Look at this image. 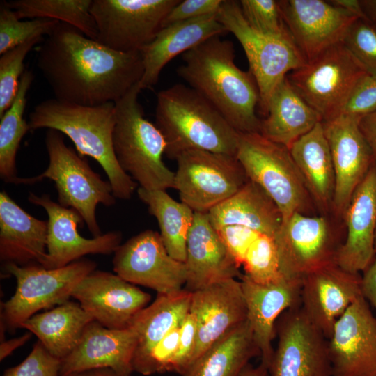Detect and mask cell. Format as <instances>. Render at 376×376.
Instances as JSON below:
<instances>
[{
	"label": "cell",
	"instance_id": "1",
	"mask_svg": "<svg viewBox=\"0 0 376 376\" xmlns=\"http://www.w3.org/2000/svg\"><path fill=\"white\" fill-rule=\"evenodd\" d=\"M36 65L54 98L85 106L115 103L144 72L140 52L112 49L62 22L38 47Z\"/></svg>",
	"mask_w": 376,
	"mask_h": 376
},
{
	"label": "cell",
	"instance_id": "2",
	"mask_svg": "<svg viewBox=\"0 0 376 376\" xmlns=\"http://www.w3.org/2000/svg\"><path fill=\"white\" fill-rule=\"evenodd\" d=\"M177 69L188 86L208 100L239 133L259 132L260 94L249 70L235 63L233 43L212 37L182 54Z\"/></svg>",
	"mask_w": 376,
	"mask_h": 376
},
{
	"label": "cell",
	"instance_id": "3",
	"mask_svg": "<svg viewBox=\"0 0 376 376\" xmlns=\"http://www.w3.org/2000/svg\"><path fill=\"white\" fill-rule=\"evenodd\" d=\"M115 122L114 102L85 106L52 98L35 106L28 123L30 130L47 128L67 136L81 156L91 157L99 163L115 198L129 200L136 183L116 160L113 148Z\"/></svg>",
	"mask_w": 376,
	"mask_h": 376
},
{
	"label": "cell",
	"instance_id": "4",
	"mask_svg": "<svg viewBox=\"0 0 376 376\" xmlns=\"http://www.w3.org/2000/svg\"><path fill=\"white\" fill-rule=\"evenodd\" d=\"M155 125L171 159L191 150L236 156L240 133L189 86L177 84L157 93Z\"/></svg>",
	"mask_w": 376,
	"mask_h": 376
},
{
	"label": "cell",
	"instance_id": "5",
	"mask_svg": "<svg viewBox=\"0 0 376 376\" xmlns=\"http://www.w3.org/2000/svg\"><path fill=\"white\" fill-rule=\"evenodd\" d=\"M139 82L115 102L113 152L121 169L139 187L166 190L173 188L175 173L162 160L166 146L162 133L144 117Z\"/></svg>",
	"mask_w": 376,
	"mask_h": 376
},
{
	"label": "cell",
	"instance_id": "6",
	"mask_svg": "<svg viewBox=\"0 0 376 376\" xmlns=\"http://www.w3.org/2000/svg\"><path fill=\"white\" fill-rule=\"evenodd\" d=\"M45 143L48 166L40 175L26 178V185L44 179L52 180L57 191L58 203L76 210L93 237L101 235L96 208L99 204L110 207L116 203L110 182L104 180L91 168L87 160L65 144L60 132L47 130Z\"/></svg>",
	"mask_w": 376,
	"mask_h": 376
},
{
	"label": "cell",
	"instance_id": "7",
	"mask_svg": "<svg viewBox=\"0 0 376 376\" xmlns=\"http://www.w3.org/2000/svg\"><path fill=\"white\" fill-rule=\"evenodd\" d=\"M96 266V263L84 258L56 269L37 264H5L6 272L15 278L17 287L13 295L1 304V341L5 340V331L15 333L38 311L68 301L75 286Z\"/></svg>",
	"mask_w": 376,
	"mask_h": 376
},
{
	"label": "cell",
	"instance_id": "8",
	"mask_svg": "<svg viewBox=\"0 0 376 376\" xmlns=\"http://www.w3.org/2000/svg\"><path fill=\"white\" fill-rule=\"evenodd\" d=\"M217 19L232 33L246 56L249 71L257 84L259 109L266 116L274 91L292 71L307 61L293 41L268 36L252 28L244 19L239 1L223 0Z\"/></svg>",
	"mask_w": 376,
	"mask_h": 376
},
{
	"label": "cell",
	"instance_id": "9",
	"mask_svg": "<svg viewBox=\"0 0 376 376\" xmlns=\"http://www.w3.org/2000/svg\"><path fill=\"white\" fill-rule=\"evenodd\" d=\"M236 157L248 179L276 204L283 221L301 212L306 203V187L288 148L259 132L240 133Z\"/></svg>",
	"mask_w": 376,
	"mask_h": 376
},
{
	"label": "cell",
	"instance_id": "10",
	"mask_svg": "<svg viewBox=\"0 0 376 376\" xmlns=\"http://www.w3.org/2000/svg\"><path fill=\"white\" fill-rule=\"evenodd\" d=\"M368 72L341 42L290 72L287 77L324 122L340 114L354 88Z\"/></svg>",
	"mask_w": 376,
	"mask_h": 376
},
{
	"label": "cell",
	"instance_id": "11",
	"mask_svg": "<svg viewBox=\"0 0 376 376\" xmlns=\"http://www.w3.org/2000/svg\"><path fill=\"white\" fill-rule=\"evenodd\" d=\"M173 188L194 212L208 213L235 194L248 177L234 155L191 150L176 157Z\"/></svg>",
	"mask_w": 376,
	"mask_h": 376
},
{
	"label": "cell",
	"instance_id": "12",
	"mask_svg": "<svg viewBox=\"0 0 376 376\" xmlns=\"http://www.w3.org/2000/svg\"><path fill=\"white\" fill-rule=\"evenodd\" d=\"M180 0H93L97 40L122 52H140L163 27Z\"/></svg>",
	"mask_w": 376,
	"mask_h": 376
},
{
	"label": "cell",
	"instance_id": "13",
	"mask_svg": "<svg viewBox=\"0 0 376 376\" xmlns=\"http://www.w3.org/2000/svg\"><path fill=\"white\" fill-rule=\"evenodd\" d=\"M277 345L270 376H331L328 339L301 306L285 311L276 324Z\"/></svg>",
	"mask_w": 376,
	"mask_h": 376
},
{
	"label": "cell",
	"instance_id": "14",
	"mask_svg": "<svg viewBox=\"0 0 376 376\" xmlns=\"http://www.w3.org/2000/svg\"><path fill=\"white\" fill-rule=\"evenodd\" d=\"M113 269L124 280L169 294L183 289L187 280L185 263L167 251L160 234L148 229L121 244L114 252Z\"/></svg>",
	"mask_w": 376,
	"mask_h": 376
},
{
	"label": "cell",
	"instance_id": "15",
	"mask_svg": "<svg viewBox=\"0 0 376 376\" xmlns=\"http://www.w3.org/2000/svg\"><path fill=\"white\" fill-rule=\"evenodd\" d=\"M274 240L282 274L301 281L310 272L335 262L340 247L324 217L299 212L282 221Z\"/></svg>",
	"mask_w": 376,
	"mask_h": 376
},
{
	"label": "cell",
	"instance_id": "16",
	"mask_svg": "<svg viewBox=\"0 0 376 376\" xmlns=\"http://www.w3.org/2000/svg\"><path fill=\"white\" fill-rule=\"evenodd\" d=\"M28 201L42 207L48 217L47 256L42 265L47 269L65 267L88 254L110 255L121 244L122 233L117 230L91 239L81 236L78 227L85 223L82 217L52 201L48 194L30 192Z\"/></svg>",
	"mask_w": 376,
	"mask_h": 376
},
{
	"label": "cell",
	"instance_id": "17",
	"mask_svg": "<svg viewBox=\"0 0 376 376\" xmlns=\"http://www.w3.org/2000/svg\"><path fill=\"white\" fill-rule=\"evenodd\" d=\"M290 33L307 62L343 42L352 24L359 17L324 0H279Z\"/></svg>",
	"mask_w": 376,
	"mask_h": 376
},
{
	"label": "cell",
	"instance_id": "18",
	"mask_svg": "<svg viewBox=\"0 0 376 376\" xmlns=\"http://www.w3.org/2000/svg\"><path fill=\"white\" fill-rule=\"evenodd\" d=\"M331 376H376V318L359 296L328 340Z\"/></svg>",
	"mask_w": 376,
	"mask_h": 376
},
{
	"label": "cell",
	"instance_id": "19",
	"mask_svg": "<svg viewBox=\"0 0 376 376\" xmlns=\"http://www.w3.org/2000/svg\"><path fill=\"white\" fill-rule=\"evenodd\" d=\"M72 297L94 320L112 329L127 328L151 299L149 293L136 285L101 270H94L80 281Z\"/></svg>",
	"mask_w": 376,
	"mask_h": 376
},
{
	"label": "cell",
	"instance_id": "20",
	"mask_svg": "<svg viewBox=\"0 0 376 376\" xmlns=\"http://www.w3.org/2000/svg\"><path fill=\"white\" fill-rule=\"evenodd\" d=\"M361 276L335 262L301 279V308L311 323L329 340L336 321L361 295Z\"/></svg>",
	"mask_w": 376,
	"mask_h": 376
},
{
	"label": "cell",
	"instance_id": "21",
	"mask_svg": "<svg viewBox=\"0 0 376 376\" xmlns=\"http://www.w3.org/2000/svg\"><path fill=\"white\" fill-rule=\"evenodd\" d=\"M360 119L341 114L322 122L334 171L332 201L338 213H344L373 164L371 150L359 127Z\"/></svg>",
	"mask_w": 376,
	"mask_h": 376
},
{
	"label": "cell",
	"instance_id": "22",
	"mask_svg": "<svg viewBox=\"0 0 376 376\" xmlns=\"http://www.w3.org/2000/svg\"><path fill=\"white\" fill-rule=\"evenodd\" d=\"M189 313L196 326L192 363L212 344L247 320L240 281L228 279L191 292Z\"/></svg>",
	"mask_w": 376,
	"mask_h": 376
},
{
	"label": "cell",
	"instance_id": "23",
	"mask_svg": "<svg viewBox=\"0 0 376 376\" xmlns=\"http://www.w3.org/2000/svg\"><path fill=\"white\" fill-rule=\"evenodd\" d=\"M247 311V320L260 352L261 363L268 369L274 348L276 324L286 311L301 306V281L283 279L259 283L242 274L240 277Z\"/></svg>",
	"mask_w": 376,
	"mask_h": 376
},
{
	"label": "cell",
	"instance_id": "24",
	"mask_svg": "<svg viewBox=\"0 0 376 376\" xmlns=\"http://www.w3.org/2000/svg\"><path fill=\"white\" fill-rule=\"evenodd\" d=\"M137 341L130 327L112 329L93 320L73 350L61 361L60 375L107 368L118 376H131Z\"/></svg>",
	"mask_w": 376,
	"mask_h": 376
},
{
	"label": "cell",
	"instance_id": "25",
	"mask_svg": "<svg viewBox=\"0 0 376 376\" xmlns=\"http://www.w3.org/2000/svg\"><path fill=\"white\" fill-rule=\"evenodd\" d=\"M347 235L337 251L335 263L343 269L359 274L376 256V165L354 191L344 212Z\"/></svg>",
	"mask_w": 376,
	"mask_h": 376
},
{
	"label": "cell",
	"instance_id": "26",
	"mask_svg": "<svg viewBox=\"0 0 376 376\" xmlns=\"http://www.w3.org/2000/svg\"><path fill=\"white\" fill-rule=\"evenodd\" d=\"M185 289L194 292L212 283L240 277V267L210 221L207 213L194 212L185 261Z\"/></svg>",
	"mask_w": 376,
	"mask_h": 376
},
{
	"label": "cell",
	"instance_id": "27",
	"mask_svg": "<svg viewBox=\"0 0 376 376\" xmlns=\"http://www.w3.org/2000/svg\"><path fill=\"white\" fill-rule=\"evenodd\" d=\"M227 33L217 19V13L182 21L163 27L141 52L143 75L141 90L154 86L166 64L179 54L214 36Z\"/></svg>",
	"mask_w": 376,
	"mask_h": 376
},
{
	"label": "cell",
	"instance_id": "28",
	"mask_svg": "<svg viewBox=\"0 0 376 376\" xmlns=\"http://www.w3.org/2000/svg\"><path fill=\"white\" fill-rule=\"evenodd\" d=\"M47 221L29 214L0 192V258L20 266L42 265L47 256Z\"/></svg>",
	"mask_w": 376,
	"mask_h": 376
},
{
	"label": "cell",
	"instance_id": "29",
	"mask_svg": "<svg viewBox=\"0 0 376 376\" xmlns=\"http://www.w3.org/2000/svg\"><path fill=\"white\" fill-rule=\"evenodd\" d=\"M322 121L319 113L297 93L286 76L270 97L260 134L289 148Z\"/></svg>",
	"mask_w": 376,
	"mask_h": 376
},
{
	"label": "cell",
	"instance_id": "30",
	"mask_svg": "<svg viewBox=\"0 0 376 376\" xmlns=\"http://www.w3.org/2000/svg\"><path fill=\"white\" fill-rule=\"evenodd\" d=\"M207 215L214 228L239 225L274 237L283 221L274 201L250 180L235 194L209 211Z\"/></svg>",
	"mask_w": 376,
	"mask_h": 376
},
{
	"label": "cell",
	"instance_id": "31",
	"mask_svg": "<svg viewBox=\"0 0 376 376\" xmlns=\"http://www.w3.org/2000/svg\"><path fill=\"white\" fill-rule=\"evenodd\" d=\"M93 320L78 302L68 300L50 311L35 314L21 329L36 335L46 350L61 361L73 350Z\"/></svg>",
	"mask_w": 376,
	"mask_h": 376
},
{
	"label": "cell",
	"instance_id": "32",
	"mask_svg": "<svg viewBox=\"0 0 376 376\" xmlns=\"http://www.w3.org/2000/svg\"><path fill=\"white\" fill-rule=\"evenodd\" d=\"M256 356L260 352L246 320L207 347L182 376H240Z\"/></svg>",
	"mask_w": 376,
	"mask_h": 376
},
{
	"label": "cell",
	"instance_id": "33",
	"mask_svg": "<svg viewBox=\"0 0 376 376\" xmlns=\"http://www.w3.org/2000/svg\"><path fill=\"white\" fill-rule=\"evenodd\" d=\"M306 189L322 205L333 198L334 171L322 122L295 141L288 148Z\"/></svg>",
	"mask_w": 376,
	"mask_h": 376
},
{
	"label": "cell",
	"instance_id": "34",
	"mask_svg": "<svg viewBox=\"0 0 376 376\" xmlns=\"http://www.w3.org/2000/svg\"><path fill=\"white\" fill-rule=\"evenodd\" d=\"M191 299V292L185 288L173 293L157 294L153 302L136 314L128 327L134 330L138 338L133 361L145 355L182 324L189 313Z\"/></svg>",
	"mask_w": 376,
	"mask_h": 376
},
{
	"label": "cell",
	"instance_id": "35",
	"mask_svg": "<svg viewBox=\"0 0 376 376\" xmlns=\"http://www.w3.org/2000/svg\"><path fill=\"white\" fill-rule=\"evenodd\" d=\"M139 199L158 223L160 236L171 257L185 263L187 237L194 212L186 204L170 196L166 190L137 189Z\"/></svg>",
	"mask_w": 376,
	"mask_h": 376
},
{
	"label": "cell",
	"instance_id": "36",
	"mask_svg": "<svg viewBox=\"0 0 376 376\" xmlns=\"http://www.w3.org/2000/svg\"><path fill=\"white\" fill-rule=\"evenodd\" d=\"M33 77L31 70L24 71L14 101L0 118V177L6 183L25 185V178L17 175L16 155L22 139L30 130L24 115Z\"/></svg>",
	"mask_w": 376,
	"mask_h": 376
},
{
	"label": "cell",
	"instance_id": "37",
	"mask_svg": "<svg viewBox=\"0 0 376 376\" xmlns=\"http://www.w3.org/2000/svg\"><path fill=\"white\" fill-rule=\"evenodd\" d=\"M19 19L45 18L71 25L97 40V31L91 13L93 0H15L6 1Z\"/></svg>",
	"mask_w": 376,
	"mask_h": 376
},
{
	"label": "cell",
	"instance_id": "38",
	"mask_svg": "<svg viewBox=\"0 0 376 376\" xmlns=\"http://www.w3.org/2000/svg\"><path fill=\"white\" fill-rule=\"evenodd\" d=\"M59 21L38 18L22 20L6 1L0 3V54L35 38L49 35Z\"/></svg>",
	"mask_w": 376,
	"mask_h": 376
},
{
	"label": "cell",
	"instance_id": "39",
	"mask_svg": "<svg viewBox=\"0 0 376 376\" xmlns=\"http://www.w3.org/2000/svg\"><path fill=\"white\" fill-rule=\"evenodd\" d=\"M242 265L244 275L256 283H268L285 277L274 237L265 234H260L251 244Z\"/></svg>",
	"mask_w": 376,
	"mask_h": 376
},
{
	"label": "cell",
	"instance_id": "40",
	"mask_svg": "<svg viewBox=\"0 0 376 376\" xmlns=\"http://www.w3.org/2000/svg\"><path fill=\"white\" fill-rule=\"evenodd\" d=\"M45 38H35L4 52L0 57V118L10 107L24 74L26 56Z\"/></svg>",
	"mask_w": 376,
	"mask_h": 376
},
{
	"label": "cell",
	"instance_id": "41",
	"mask_svg": "<svg viewBox=\"0 0 376 376\" xmlns=\"http://www.w3.org/2000/svg\"><path fill=\"white\" fill-rule=\"evenodd\" d=\"M239 2L244 19L252 28L264 34L294 42L283 19L279 1L241 0Z\"/></svg>",
	"mask_w": 376,
	"mask_h": 376
},
{
	"label": "cell",
	"instance_id": "42",
	"mask_svg": "<svg viewBox=\"0 0 376 376\" xmlns=\"http://www.w3.org/2000/svg\"><path fill=\"white\" fill-rule=\"evenodd\" d=\"M343 43L369 70L376 72V26L358 17L350 26Z\"/></svg>",
	"mask_w": 376,
	"mask_h": 376
},
{
	"label": "cell",
	"instance_id": "43",
	"mask_svg": "<svg viewBox=\"0 0 376 376\" xmlns=\"http://www.w3.org/2000/svg\"><path fill=\"white\" fill-rule=\"evenodd\" d=\"M180 326L169 332L145 355L133 361L134 371L143 375L171 372L178 347Z\"/></svg>",
	"mask_w": 376,
	"mask_h": 376
},
{
	"label": "cell",
	"instance_id": "44",
	"mask_svg": "<svg viewBox=\"0 0 376 376\" xmlns=\"http://www.w3.org/2000/svg\"><path fill=\"white\" fill-rule=\"evenodd\" d=\"M60 367L61 361L52 356L38 340L26 358L6 369L3 376H61Z\"/></svg>",
	"mask_w": 376,
	"mask_h": 376
},
{
	"label": "cell",
	"instance_id": "45",
	"mask_svg": "<svg viewBox=\"0 0 376 376\" xmlns=\"http://www.w3.org/2000/svg\"><path fill=\"white\" fill-rule=\"evenodd\" d=\"M376 111V72L369 71L358 81L340 115L359 118Z\"/></svg>",
	"mask_w": 376,
	"mask_h": 376
},
{
	"label": "cell",
	"instance_id": "46",
	"mask_svg": "<svg viewBox=\"0 0 376 376\" xmlns=\"http://www.w3.org/2000/svg\"><path fill=\"white\" fill-rule=\"evenodd\" d=\"M215 229L240 266L242 265L251 244L260 234L250 228L239 225H226Z\"/></svg>",
	"mask_w": 376,
	"mask_h": 376
},
{
	"label": "cell",
	"instance_id": "47",
	"mask_svg": "<svg viewBox=\"0 0 376 376\" xmlns=\"http://www.w3.org/2000/svg\"><path fill=\"white\" fill-rule=\"evenodd\" d=\"M196 343V326L189 313L180 330L178 347L171 365V372L182 375L191 363Z\"/></svg>",
	"mask_w": 376,
	"mask_h": 376
},
{
	"label": "cell",
	"instance_id": "48",
	"mask_svg": "<svg viewBox=\"0 0 376 376\" xmlns=\"http://www.w3.org/2000/svg\"><path fill=\"white\" fill-rule=\"evenodd\" d=\"M222 3L223 0H180L166 15L163 27L188 19L217 14Z\"/></svg>",
	"mask_w": 376,
	"mask_h": 376
},
{
	"label": "cell",
	"instance_id": "49",
	"mask_svg": "<svg viewBox=\"0 0 376 376\" xmlns=\"http://www.w3.org/2000/svg\"><path fill=\"white\" fill-rule=\"evenodd\" d=\"M361 292L363 298L376 310V256L363 272L361 281Z\"/></svg>",
	"mask_w": 376,
	"mask_h": 376
},
{
	"label": "cell",
	"instance_id": "50",
	"mask_svg": "<svg viewBox=\"0 0 376 376\" xmlns=\"http://www.w3.org/2000/svg\"><path fill=\"white\" fill-rule=\"evenodd\" d=\"M359 127L372 152L376 165V111L359 120Z\"/></svg>",
	"mask_w": 376,
	"mask_h": 376
},
{
	"label": "cell",
	"instance_id": "51",
	"mask_svg": "<svg viewBox=\"0 0 376 376\" xmlns=\"http://www.w3.org/2000/svg\"><path fill=\"white\" fill-rule=\"evenodd\" d=\"M32 334L31 332H28L21 336L2 341L0 345V360H3L14 350L26 343Z\"/></svg>",
	"mask_w": 376,
	"mask_h": 376
},
{
	"label": "cell",
	"instance_id": "52",
	"mask_svg": "<svg viewBox=\"0 0 376 376\" xmlns=\"http://www.w3.org/2000/svg\"><path fill=\"white\" fill-rule=\"evenodd\" d=\"M329 1L334 5L352 13L359 17H363L360 1L359 0H332Z\"/></svg>",
	"mask_w": 376,
	"mask_h": 376
},
{
	"label": "cell",
	"instance_id": "53",
	"mask_svg": "<svg viewBox=\"0 0 376 376\" xmlns=\"http://www.w3.org/2000/svg\"><path fill=\"white\" fill-rule=\"evenodd\" d=\"M363 18L376 26V0H360Z\"/></svg>",
	"mask_w": 376,
	"mask_h": 376
},
{
	"label": "cell",
	"instance_id": "54",
	"mask_svg": "<svg viewBox=\"0 0 376 376\" xmlns=\"http://www.w3.org/2000/svg\"><path fill=\"white\" fill-rule=\"evenodd\" d=\"M65 376H118L113 370L107 368L91 369L73 373Z\"/></svg>",
	"mask_w": 376,
	"mask_h": 376
},
{
	"label": "cell",
	"instance_id": "55",
	"mask_svg": "<svg viewBox=\"0 0 376 376\" xmlns=\"http://www.w3.org/2000/svg\"><path fill=\"white\" fill-rule=\"evenodd\" d=\"M240 376H270V374L269 369L261 363L257 366L249 363Z\"/></svg>",
	"mask_w": 376,
	"mask_h": 376
},
{
	"label": "cell",
	"instance_id": "56",
	"mask_svg": "<svg viewBox=\"0 0 376 376\" xmlns=\"http://www.w3.org/2000/svg\"><path fill=\"white\" fill-rule=\"evenodd\" d=\"M375 250L376 253V230H375Z\"/></svg>",
	"mask_w": 376,
	"mask_h": 376
}]
</instances>
